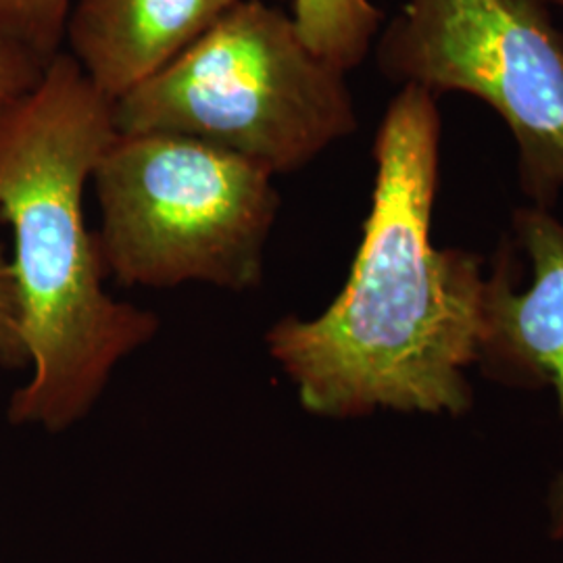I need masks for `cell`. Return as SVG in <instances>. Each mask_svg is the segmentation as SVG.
I'll return each mask as SVG.
<instances>
[{"mask_svg": "<svg viewBox=\"0 0 563 563\" xmlns=\"http://www.w3.org/2000/svg\"><path fill=\"white\" fill-rule=\"evenodd\" d=\"M441 142L439 99L399 88L374 139L372 207L349 280L320 316H286L265 332L269 357L313 416L472 407L486 269L481 255L432 242Z\"/></svg>", "mask_w": 563, "mask_h": 563, "instance_id": "cell-1", "label": "cell"}, {"mask_svg": "<svg viewBox=\"0 0 563 563\" xmlns=\"http://www.w3.org/2000/svg\"><path fill=\"white\" fill-rule=\"evenodd\" d=\"M2 228V225H0ZM0 365L18 372L30 367L21 330V301L11 260L0 242Z\"/></svg>", "mask_w": 563, "mask_h": 563, "instance_id": "cell-10", "label": "cell"}, {"mask_svg": "<svg viewBox=\"0 0 563 563\" xmlns=\"http://www.w3.org/2000/svg\"><path fill=\"white\" fill-rule=\"evenodd\" d=\"M290 18L305 44L344 74L357 69L374 48L384 13L372 0H290Z\"/></svg>", "mask_w": 563, "mask_h": 563, "instance_id": "cell-8", "label": "cell"}, {"mask_svg": "<svg viewBox=\"0 0 563 563\" xmlns=\"http://www.w3.org/2000/svg\"><path fill=\"white\" fill-rule=\"evenodd\" d=\"M113 102L65 51L41 81L0 109V225L13 232L30 378L7 420L60 434L101 399L115 367L155 339L162 320L115 301L84 190L118 139Z\"/></svg>", "mask_w": 563, "mask_h": 563, "instance_id": "cell-2", "label": "cell"}, {"mask_svg": "<svg viewBox=\"0 0 563 563\" xmlns=\"http://www.w3.org/2000/svg\"><path fill=\"white\" fill-rule=\"evenodd\" d=\"M44 69L34 57L0 44V109L30 92L41 81Z\"/></svg>", "mask_w": 563, "mask_h": 563, "instance_id": "cell-11", "label": "cell"}, {"mask_svg": "<svg viewBox=\"0 0 563 563\" xmlns=\"http://www.w3.org/2000/svg\"><path fill=\"white\" fill-rule=\"evenodd\" d=\"M549 2H553V4H558V7H562L563 9V0H549Z\"/></svg>", "mask_w": 563, "mask_h": 563, "instance_id": "cell-12", "label": "cell"}, {"mask_svg": "<svg viewBox=\"0 0 563 563\" xmlns=\"http://www.w3.org/2000/svg\"><path fill=\"white\" fill-rule=\"evenodd\" d=\"M236 0H74L67 55L107 97L120 101L199 41Z\"/></svg>", "mask_w": 563, "mask_h": 563, "instance_id": "cell-7", "label": "cell"}, {"mask_svg": "<svg viewBox=\"0 0 563 563\" xmlns=\"http://www.w3.org/2000/svg\"><path fill=\"white\" fill-rule=\"evenodd\" d=\"M274 174L218 146L172 134H118L92 180L95 234L107 278L121 286L186 282L260 288L280 209Z\"/></svg>", "mask_w": 563, "mask_h": 563, "instance_id": "cell-4", "label": "cell"}, {"mask_svg": "<svg viewBox=\"0 0 563 563\" xmlns=\"http://www.w3.org/2000/svg\"><path fill=\"white\" fill-rule=\"evenodd\" d=\"M558 541H563V532L560 534V537H558Z\"/></svg>", "mask_w": 563, "mask_h": 563, "instance_id": "cell-13", "label": "cell"}, {"mask_svg": "<svg viewBox=\"0 0 563 563\" xmlns=\"http://www.w3.org/2000/svg\"><path fill=\"white\" fill-rule=\"evenodd\" d=\"M509 386L553 388L563 422V220L551 209L514 211L486 269L478 363ZM551 534L563 532V470L549 495Z\"/></svg>", "mask_w": 563, "mask_h": 563, "instance_id": "cell-6", "label": "cell"}, {"mask_svg": "<svg viewBox=\"0 0 563 563\" xmlns=\"http://www.w3.org/2000/svg\"><path fill=\"white\" fill-rule=\"evenodd\" d=\"M113 118L120 134L192 139L274 176L302 169L357 130L346 74L267 0H236L178 59L113 102Z\"/></svg>", "mask_w": 563, "mask_h": 563, "instance_id": "cell-3", "label": "cell"}, {"mask_svg": "<svg viewBox=\"0 0 563 563\" xmlns=\"http://www.w3.org/2000/svg\"><path fill=\"white\" fill-rule=\"evenodd\" d=\"M74 0H0V44L48 67L63 53Z\"/></svg>", "mask_w": 563, "mask_h": 563, "instance_id": "cell-9", "label": "cell"}, {"mask_svg": "<svg viewBox=\"0 0 563 563\" xmlns=\"http://www.w3.org/2000/svg\"><path fill=\"white\" fill-rule=\"evenodd\" d=\"M549 0H402L374 42L386 80L462 92L501 118L530 205L563 190V32Z\"/></svg>", "mask_w": 563, "mask_h": 563, "instance_id": "cell-5", "label": "cell"}]
</instances>
